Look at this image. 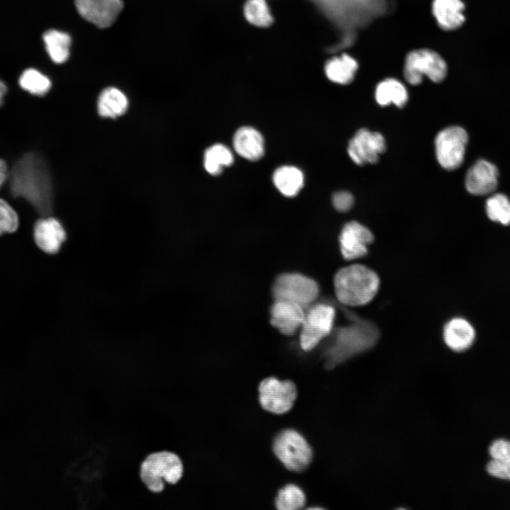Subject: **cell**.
<instances>
[{
  "instance_id": "obj_1",
  "label": "cell",
  "mask_w": 510,
  "mask_h": 510,
  "mask_svg": "<svg viewBox=\"0 0 510 510\" xmlns=\"http://www.w3.org/2000/svg\"><path fill=\"white\" fill-rule=\"evenodd\" d=\"M11 178L13 194L26 199L42 215L52 210L51 176L45 161L39 156L27 154L15 164Z\"/></svg>"
},
{
  "instance_id": "obj_2",
  "label": "cell",
  "mask_w": 510,
  "mask_h": 510,
  "mask_svg": "<svg viewBox=\"0 0 510 510\" xmlns=\"http://www.w3.org/2000/svg\"><path fill=\"white\" fill-rule=\"evenodd\" d=\"M379 285V277L373 270L357 264L341 268L334 278L336 297L347 306L368 304L377 294Z\"/></svg>"
},
{
  "instance_id": "obj_3",
  "label": "cell",
  "mask_w": 510,
  "mask_h": 510,
  "mask_svg": "<svg viewBox=\"0 0 510 510\" xmlns=\"http://www.w3.org/2000/svg\"><path fill=\"white\" fill-rule=\"evenodd\" d=\"M378 332L374 324L364 320H355L339 328L334 341L325 353L326 364L333 368L346 359L371 348L377 341Z\"/></svg>"
},
{
  "instance_id": "obj_4",
  "label": "cell",
  "mask_w": 510,
  "mask_h": 510,
  "mask_svg": "<svg viewBox=\"0 0 510 510\" xmlns=\"http://www.w3.org/2000/svg\"><path fill=\"white\" fill-rule=\"evenodd\" d=\"M184 472L180 456L168 450L149 453L142 460L139 469L140 480L145 488L153 494H160L166 488V483L177 484Z\"/></svg>"
},
{
  "instance_id": "obj_5",
  "label": "cell",
  "mask_w": 510,
  "mask_h": 510,
  "mask_svg": "<svg viewBox=\"0 0 510 510\" xmlns=\"http://www.w3.org/2000/svg\"><path fill=\"white\" fill-rule=\"evenodd\" d=\"M273 451L288 470L300 472L310 465L312 450L306 438L298 431L287 429L280 431L273 442Z\"/></svg>"
},
{
  "instance_id": "obj_6",
  "label": "cell",
  "mask_w": 510,
  "mask_h": 510,
  "mask_svg": "<svg viewBox=\"0 0 510 510\" xmlns=\"http://www.w3.org/2000/svg\"><path fill=\"white\" fill-rule=\"evenodd\" d=\"M319 293V285L314 280L298 273L279 275L272 287L275 300L291 302L305 310L314 303Z\"/></svg>"
},
{
  "instance_id": "obj_7",
  "label": "cell",
  "mask_w": 510,
  "mask_h": 510,
  "mask_svg": "<svg viewBox=\"0 0 510 510\" xmlns=\"http://www.w3.org/2000/svg\"><path fill=\"white\" fill-rule=\"evenodd\" d=\"M335 315V309L324 303L312 304L306 309L300 327V344L302 350L313 349L332 333Z\"/></svg>"
},
{
  "instance_id": "obj_8",
  "label": "cell",
  "mask_w": 510,
  "mask_h": 510,
  "mask_svg": "<svg viewBox=\"0 0 510 510\" xmlns=\"http://www.w3.org/2000/svg\"><path fill=\"white\" fill-rule=\"evenodd\" d=\"M258 393L261 408L274 414L288 412L298 397L297 387L293 381L275 377L262 380L258 387Z\"/></svg>"
},
{
  "instance_id": "obj_9",
  "label": "cell",
  "mask_w": 510,
  "mask_h": 510,
  "mask_svg": "<svg viewBox=\"0 0 510 510\" xmlns=\"http://www.w3.org/2000/svg\"><path fill=\"white\" fill-rule=\"evenodd\" d=\"M447 74V66L443 58L436 52L427 49L414 50L406 58L404 75L412 85L421 82L426 76L434 82H440Z\"/></svg>"
},
{
  "instance_id": "obj_10",
  "label": "cell",
  "mask_w": 510,
  "mask_h": 510,
  "mask_svg": "<svg viewBox=\"0 0 510 510\" xmlns=\"http://www.w3.org/2000/svg\"><path fill=\"white\" fill-rule=\"evenodd\" d=\"M468 135L465 129L450 126L436 137V155L439 164L446 170H454L463 162Z\"/></svg>"
},
{
  "instance_id": "obj_11",
  "label": "cell",
  "mask_w": 510,
  "mask_h": 510,
  "mask_svg": "<svg viewBox=\"0 0 510 510\" xmlns=\"http://www.w3.org/2000/svg\"><path fill=\"white\" fill-rule=\"evenodd\" d=\"M385 149V140L380 133L361 128L349 141L347 151L356 164L363 165L377 162Z\"/></svg>"
},
{
  "instance_id": "obj_12",
  "label": "cell",
  "mask_w": 510,
  "mask_h": 510,
  "mask_svg": "<svg viewBox=\"0 0 510 510\" xmlns=\"http://www.w3.org/2000/svg\"><path fill=\"white\" fill-rule=\"evenodd\" d=\"M371 231L361 223L351 221L346 223L339 236L340 249L347 260L356 259L368 253V246L373 241Z\"/></svg>"
},
{
  "instance_id": "obj_13",
  "label": "cell",
  "mask_w": 510,
  "mask_h": 510,
  "mask_svg": "<svg viewBox=\"0 0 510 510\" xmlns=\"http://www.w3.org/2000/svg\"><path fill=\"white\" fill-rule=\"evenodd\" d=\"M78 13L87 21L99 28L113 24L121 11L122 0H75Z\"/></svg>"
},
{
  "instance_id": "obj_14",
  "label": "cell",
  "mask_w": 510,
  "mask_h": 510,
  "mask_svg": "<svg viewBox=\"0 0 510 510\" xmlns=\"http://www.w3.org/2000/svg\"><path fill=\"white\" fill-rule=\"evenodd\" d=\"M305 310L295 303L275 300L270 310V322L281 334L293 335L300 328Z\"/></svg>"
},
{
  "instance_id": "obj_15",
  "label": "cell",
  "mask_w": 510,
  "mask_h": 510,
  "mask_svg": "<svg viewBox=\"0 0 510 510\" xmlns=\"http://www.w3.org/2000/svg\"><path fill=\"white\" fill-rule=\"evenodd\" d=\"M498 176L499 171L494 164L484 159H479L467 172L466 188L472 195H487L497 188Z\"/></svg>"
},
{
  "instance_id": "obj_16",
  "label": "cell",
  "mask_w": 510,
  "mask_h": 510,
  "mask_svg": "<svg viewBox=\"0 0 510 510\" xmlns=\"http://www.w3.org/2000/svg\"><path fill=\"white\" fill-rule=\"evenodd\" d=\"M33 237L40 249L49 254L58 252L65 241L66 232L56 218L45 217L34 225Z\"/></svg>"
},
{
  "instance_id": "obj_17",
  "label": "cell",
  "mask_w": 510,
  "mask_h": 510,
  "mask_svg": "<svg viewBox=\"0 0 510 510\" xmlns=\"http://www.w3.org/2000/svg\"><path fill=\"white\" fill-rule=\"evenodd\" d=\"M475 338L474 328L463 318H453L444 327V341L454 351L460 352L468 349L472 344Z\"/></svg>"
},
{
  "instance_id": "obj_18",
  "label": "cell",
  "mask_w": 510,
  "mask_h": 510,
  "mask_svg": "<svg viewBox=\"0 0 510 510\" xmlns=\"http://www.w3.org/2000/svg\"><path fill=\"white\" fill-rule=\"evenodd\" d=\"M235 151L242 157L255 161L264 154V141L261 134L251 127H242L233 138Z\"/></svg>"
},
{
  "instance_id": "obj_19",
  "label": "cell",
  "mask_w": 510,
  "mask_h": 510,
  "mask_svg": "<svg viewBox=\"0 0 510 510\" xmlns=\"http://www.w3.org/2000/svg\"><path fill=\"white\" fill-rule=\"evenodd\" d=\"M465 5L461 0H434L432 12L439 26L444 30H453L465 21Z\"/></svg>"
},
{
  "instance_id": "obj_20",
  "label": "cell",
  "mask_w": 510,
  "mask_h": 510,
  "mask_svg": "<svg viewBox=\"0 0 510 510\" xmlns=\"http://www.w3.org/2000/svg\"><path fill=\"white\" fill-rule=\"evenodd\" d=\"M492 460L487 463V471L491 476L510 481V441L498 439L489 446Z\"/></svg>"
},
{
  "instance_id": "obj_21",
  "label": "cell",
  "mask_w": 510,
  "mask_h": 510,
  "mask_svg": "<svg viewBox=\"0 0 510 510\" xmlns=\"http://www.w3.org/2000/svg\"><path fill=\"white\" fill-rule=\"evenodd\" d=\"M128 106V101L125 95L115 87L103 90L97 102L98 114L104 118H116L123 115Z\"/></svg>"
},
{
  "instance_id": "obj_22",
  "label": "cell",
  "mask_w": 510,
  "mask_h": 510,
  "mask_svg": "<svg viewBox=\"0 0 510 510\" xmlns=\"http://www.w3.org/2000/svg\"><path fill=\"white\" fill-rule=\"evenodd\" d=\"M358 69L357 62L347 54H343L329 60L325 66L328 79L340 84H349Z\"/></svg>"
},
{
  "instance_id": "obj_23",
  "label": "cell",
  "mask_w": 510,
  "mask_h": 510,
  "mask_svg": "<svg viewBox=\"0 0 510 510\" xmlns=\"http://www.w3.org/2000/svg\"><path fill=\"white\" fill-rule=\"evenodd\" d=\"M273 181L278 191L285 196H295L303 186L302 171L293 166L278 168L273 175Z\"/></svg>"
},
{
  "instance_id": "obj_24",
  "label": "cell",
  "mask_w": 510,
  "mask_h": 510,
  "mask_svg": "<svg viewBox=\"0 0 510 510\" xmlns=\"http://www.w3.org/2000/svg\"><path fill=\"white\" fill-rule=\"evenodd\" d=\"M375 99L380 106L394 103L402 108L408 100L405 86L398 80L387 79L379 83L375 89Z\"/></svg>"
},
{
  "instance_id": "obj_25",
  "label": "cell",
  "mask_w": 510,
  "mask_h": 510,
  "mask_svg": "<svg viewBox=\"0 0 510 510\" xmlns=\"http://www.w3.org/2000/svg\"><path fill=\"white\" fill-rule=\"evenodd\" d=\"M47 52L55 63H63L69 57L71 38L64 32L50 30L43 35Z\"/></svg>"
},
{
  "instance_id": "obj_26",
  "label": "cell",
  "mask_w": 510,
  "mask_h": 510,
  "mask_svg": "<svg viewBox=\"0 0 510 510\" xmlns=\"http://www.w3.org/2000/svg\"><path fill=\"white\" fill-rule=\"evenodd\" d=\"M233 162L231 151L225 145L216 144L208 147L204 154V166L212 175H218L224 166Z\"/></svg>"
},
{
  "instance_id": "obj_27",
  "label": "cell",
  "mask_w": 510,
  "mask_h": 510,
  "mask_svg": "<svg viewBox=\"0 0 510 510\" xmlns=\"http://www.w3.org/2000/svg\"><path fill=\"white\" fill-rule=\"evenodd\" d=\"M305 504V492L294 484H288L280 489L275 499V506L279 510H298Z\"/></svg>"
},
{
  "instance_id": "obj_28",
  "label": "cell",
  "mask_w": 510,
  "mask_h": 510,
  "mask_svg": "<svg viewBox=\"0 0 510 510\" xmlns=\"http://www.w3.org/2000/svg\"><path fill=\"white\" fill-rule=\"evenodd\" d=\"M20 86L33 95L43 96L51 87L50 79L35 69H28L21 75Z\"/></svg>"
},
{
  "instance_id": "obj_29",
  "label": "cell",
  "mask_w": 510,
  "mask_h": 510,
  "mask_svg": "<svg viewBox=\"0 0 510 510\" xmlns=\"http://www.w3.org/2000/svg\"><path fill=\"white\" fill-rule=\"evenodd\" d=\"M486 212L488 217L503 225H510V200L502 193H497L486 202Z\"/></svg>"
},
{
  "instance_id": "obj_30",
  "label": "cell",
  "mask_w": 510,
  "mask_h": 510,
  "mask_svg": "<svg viewBox=\"0 0 510 510\" xmlns=\"http://www.w3.org/2000/svg\"><path fill=\"white\" fill-rule=\"evenodd\" d=\"M249 21L257 26H266L271 22V16L264 0H249L245 6Z\"/></svg>"
},
{
  "instance_id": "obj_31",
  "label": "cell",
  "mask_w": 510,
  "mask_h": 510,
  "mask_svg": "<svg viewBox=\"0 0 510 510\" xmlns=\"http://www.w3.org/2000/svg\"><path fill=\"white\" fill-rule=\"evenodd\" d=\"M18 214L10 204L0 198V235L13 233L18 227Z\"/></svg>"
},
{
  "instance_id": "obj_32",
  "label": "cell",
  "mask_w": 510,
  "mask_h": 510,
  "mask_svg": "<svg viewBox=\"0 0 510 510\" xmlns=\"http://www.w3.org/2000/svg\"><path fill=\"white\" fill-rule=\"evenodd\" d=\"M332 203L337 210L346 212L351 208L353 204V197L349 192L338 191L334 194Z\"/></svg>"
},
{
  "instance_id": "obj_33",
  "label": "cell",
  "mask_w": 510,
  "mask_h": 510,
  "mask_svg": "<svg viewBox=\"0 0 510 510\" xmlns=\"http://www.w3.org/2000/svg\"><path fill=\"white\" fill-rule=\"evenodd\" d=\"M8 176L7 164L4 160L0 159V188L2 187Z\"/></svg>"
},
{
  "instance_id": "obj_34",
  "label": "cell",
  "mask_w": 510,
  "mask_h": 510,
  "mask_svg": "<svg viewBox=\"0 0 510 510\" xmlns=\"http://www.w3.org/2000/svg\"><path fill=\"white\" fill-rule=\"evenodd\" d=\"M7 89L5 84L0 80V106L3 104L4 96L6 93Z\"/></svg>"
}]
</instances>
